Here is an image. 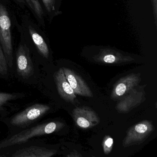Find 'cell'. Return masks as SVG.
Instances as JSON below:
<instances>
[{"label": "cell", "instance_id": "1", "mask_svg": "<svg viewBox=\"0 0 157 157\" xmlns=\"http://www.w3.org/2000/svg\"><path fill=\"white\" fill-rule=\"evenodd\" d=\"M52 110L50 104L35 103L23 110L0 119V121L6 125L9 134H13L40 122Z\"/></svg>", "mask_w": 157, "mask_h": 157}, {"label": "cell", "instance_id": "2", "mask_svg": "<svg viewBox=\"0 0 157 157\" xmlns=\"http://www.w3.org/2000/svg\"><path fill=\"white\" fill-rule=\"evenodd\" d=\"M65 123L57 119L40 121L25 129L8 136L0 140V150L25 142L29 140L59 133Z\"/></svg>", "mask_w": 157, "mask_h": 157}, {"label": "cell", "instance_id": "3", "mask_svg": "<svg viewBox=\"0 0 157 157\" xmlns=\"http://www.w3.org/2000/svg\"><path fill=\"white\" fill-rule=\"evenodd\" d=\"M13 76L18 81L36 88L41 76L39 64L33 60L30 48L25 44L19 46L13 61Z\"/></svg>", "mask_w": 157, "mask_h": 157}, {"label": "cell", "instance_id": "4", "mask_svg": "<svg viewBox=\"0 0 157 157\" xmlns=\"http://www.w3.org/2000/svg\"><path fill=\"white\" fill-rule=\"evenodd\" d=\"M57 152L43 139L36 138L0 150V157H51Z\"/></svg>", "mask_w": 157, "mask_h": 157}, {"label": "cell", "instance_id": "5", "mask_svg": "<svg viewBox=\"0 0 157 157\" xmlns=\"http://www.w3.org/2000/svg\"><path fill=\"white\" fill-rule=\"evenodd\" d=\"M11 27V22L9 13L5 6L0 3V43L13 76L14 57Z\"/></svg>", "mask_w": 157, "mask_h": 157}, {"label": "cell", "instance_id": "6", "mask_svg": "<svg viewBox=\"0 0 157 157\" xmlns=\"http://www.w3.org/2000/svg\"><path fill=\"white\" fill-rule=\"evenodd\" d=\"M154 130L151 121L144 120L134 125L127 132L123 141L124 147L143 143Z\"/></svg>", "mask_w": 157, "mask_h": 157}, {"label": "cell", "instance_id": "7", "mask_svg": "<svg viewBox=\"0 0 157 157\" xmlns=\"http://www.w3.org/2000/svg\"><path fill=\"white\" fill-rule=\"evenodd\" d=\"M146 85L136 86L120 100L116 106L120 113H127L140 105L146 100L145 87Z\"/></svg>", "mask_w": 157, "mask_h": 157}, {"label": "cell", "instance_id": "8", "mask_svg": "<svg viewBox=\"0 0 157 157\" xmlns=\"http://www.w3.org/2000/svg\"><path fill=\"white\" fill-rule=\"evenodd\" d=\"M27 96L25 92H0V119L5 118L19 110L17 101Z\"/></svg>", "mask_w": 157, "mask_h": 157}, {"label": "cell", "instance_id": "9", "mask_svg": "<svg viewBox=\"0 0 157 157\" xmlns=\"http://www.w3.org/2000/svg\"><path fill=\"white\" fill-rule=\"evenodd\" d=\"M72 114L76 124L83 129L91 128L100 123V118L96 113L88 106L76 107Z\"/></svg>", "mask_w": 157, "mask_h": 157}, {"label": "cell", "instance_id": "10", "mask_svg": "<svg viewBox=\"0 0 157 157\" xmlns=\"http://www.w3.org/2000/svg\"><path fill=\"white\" fill-rule=\"evenodd\" d=\"M141 81L140 73H132L123 77L114 86L111 98L114 101L121 100Z\"/></svg>", "mask_w": 157, "mask_h": 157}, {"label": "cell", "instance_id": "11", "mask_svg": "<svg viewBox=\"0 0 157 157\" xmlns=\"http://www.w3.org/2000/svg\"><path fill=\"white\" fill-rule=\"evenodd\" d=\"M67 80L75 94L85 97H93V94L85 81L70 69L61 67Z\"/></svg>", "mask_w": 157, "mask_h": 157}, {"label": "cell", "instance_id": "12", "mask_svg": "<svg viewBox=\"0 0 157 157\" xmlns=\"http://www.w3.org/2000/svg\"><path fill=\"white\" fill-rule=\"evenodd\" d=\"M29 32L38 54L36 62L43 67L49 65L50 51L47 44L43 37L31 26L29 27Z\"/></svg>", "mask_w": 157, "mask_h": 157}, {"label": "cell", "instance_id": "13", "mask_svg": "<svg viewBox=\"0 0 157 157\" xmlns=\"http://www.w3.org/2000/svg\"><path fill=\"white\" fill-rule=\"evenodd\" d=\"M97 61L108 64H117L122 62H127L132 60L127 57L123 56L119 54H112L103 53L96 58Z\"/></svg>", "mask_w": 157, "mask_h": 157}, {"label": "cell", "instance_id": "14", "mask_svg": "<svg viewBox=\"0 0 157 157\" xmlns=\"http://www.w3.org/2000/svg\"><path fill=\"white\" fill-rule=\"evenodd\" d=\"M13 77L0 43V78L9 81Z\"/></svg>", "mask_w": 157, "mask_h": 157}, {"label": "cell", "instance_id": "15", "mask_svg": "<svg viewBox=\"0 0 157 157\" xmlns=\"http://www.w3.org/2000/svg\"><path fill=\"white\" fill-rule=\"evenodd\" d=\"M25 1L28 4L32 11L36 16V18L41 21L43 24L44 11L39 0H25Z\"/></svg>", "mask_w": 157, "mask_h": 157}, {"label": "cell", "instance_id": "16", "mask_svg": "<svg viewBox=\"0 0 157 157\" xmlns=\"http://www.w3.org/2000/svg\"><path fill=\"white\" fill-rule=\"evenodd\" d=\"M102 145L104 153L105 155H108L113 149V139L110 136H105L103 140Z\"/></svg>", "mask_w": 157, "mask_h": 157}, {"label": "cell", "instance_id": "17", "mask_svg": "<svg viewBox=\"0 0 157 157\" xmlns=\"http://www.w3.org/2000/svg\"><path fill=\"white\" fill-rule=\"evenodd\" d=\"M42 2L48 12H52L55 10V0H42Z\"/></svg>", "mask_w": 157, "mask_h": 157}, {"label": "cell", "instance_id": "18", "mask_svg": "<svg viewBox=\"0 0 157 157\" xmlns=\"http://www.w3.org/2000/svg\"><path fill=\"white\" fill-rule=\"evenodd\" d=\"M67 157H82V155L77 151H74L67 155Z\"/></svg>", "mask_w": 157, "mask_h": 157}, {"label": "cell", "instance_id": "19", "mask_svg": "<svg viewBox=\"0 0 157 157\" xmlns=\"http://www.w3.org/2000/svg\"><path fill=\"white\" fill-rule=\"evenodd\" d=\"M14 1L19 4H21L23 6H24L26 3L25 0H14Z\"/></svg>", "mask_w": 157, "mask_h": 157}]
</instances>
